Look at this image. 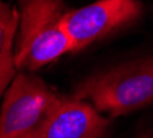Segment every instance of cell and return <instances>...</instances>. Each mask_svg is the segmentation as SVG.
Listing matches in <instances>:
<instances>
[{
	"instance_id": "obj_1",
	"label": "cell",
	"mask_w": 153,
	"mask_h": 138,
	"mask_svg": "<svg viewBox=\"0 0 153 138\" xmlns=\"http://www.w3.org/2000/svg\"><path fill=\"white\" fill-rule=\"evenodd\" d=\"M63 0H19V34L15 47L18 70H38L73 52L63 29Z\"/></svg>"
},
{
	"instance_id": "obj_2",
	"label": "cell",
	"mask_w": 153,
	"mask_h": 138,
	"mask_svg": "<svg viewBox=\"0 0 153 138\" xmlns=\"http://www.w3.org/2000/svg\"><path fill=\"white\" fill-rule=\"evenodd\" d=\"M76 100H90L97 111L126 115L153 104V59L137 60L102 71L75 86Z\"/></svg>"
},
{
	"instance_id": "obj_3",
	"label": "cell",
	"mask_w": 153,
	"mask_h": 138,
	"mask_svg": "<svg viewBox=\"0 0 153 138\" xmlns=\"http://www.w3.org/2000/svg\"><path fill=\"white\" fill-rule=\"evenodd\" d=\"M60 101L40 78L19 73L6 92L0 109L1 138H42L51 115Z\"/></svg>"
},
{
	"instance_id": "obj_4",
	"label": "cell",
	"mask_w": 153,
	"mask_h": 138,
	"mask_svg": "<svg viewBox=\"0 0 153 138\" xmlns=\"http://www.w3.org/2000/svg\"><path fill=\"white\" fill-rule=\"evenodd\" d=\"M141 13L142 7L137 0H97L67 11L62 23L74 52L133 23Z\"/></svg>"
},
{
	"instance_id": "obj_5",
	"label": "cell",
	"mask_w": 153,
	"mask_h": 138,
	"mask_svg": "<svg viewBox=\"0 0 153 138\" xmlns=\"http://www.w3.org/2000/svg\"><path fill=\"white\" fill-rule=\"evenodd\" d=\"M108 120L85 100L60 97L42 138H105Z\"/></svg>"
},
{
	"instance_id": "obj_6",
	"label": "cell",
	"mask_w": 153,
	"mask_h": 138,
	"mask_svg": "<svg viewBox=\"0 0 153 138\" xmlns=\"http://www.w3.org/2000/svg\"><path fill=\"white\" fill-rule=\"evenodd\" d=\"M19 26V13L11 4L0 0V96L15 74L14 39Z\"/></svg>"
},
{
	"instance_id": "obj_7",
	"label": "cell",
	"mask_w": 153,
	"mask_h": 138,
	"mask_svg": "<svg viewBox=\"0 0 153 138\" xmlns=\"http://www.w3.org/2000/svg\"><path fill=\"white\" fill-rule=\"evenodd\" d=\"M0 138H1V137H0Z\"/></svg>"
}]
</instances>
